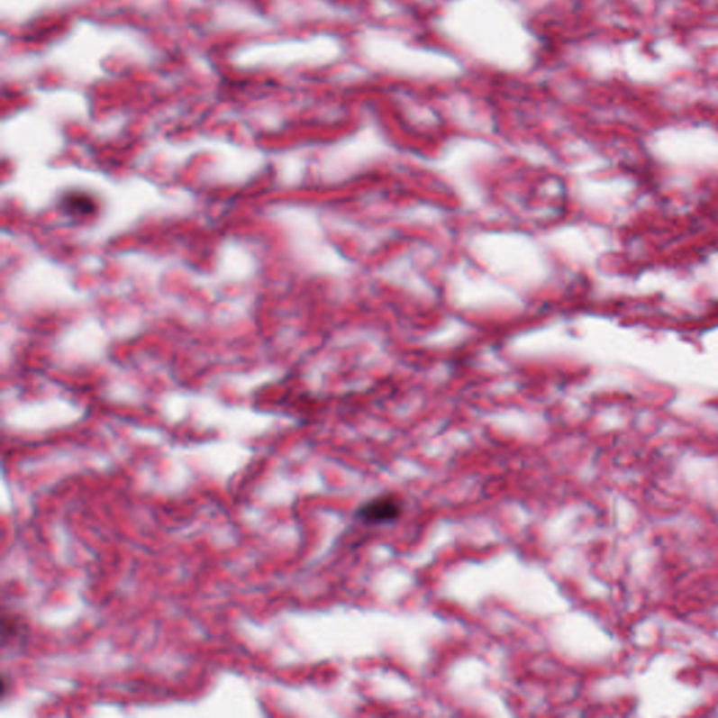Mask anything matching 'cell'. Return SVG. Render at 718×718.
<instances>
[{
    "label": "cell",
    "instance_id": "cell-1",
    "mask_svg": "<svg viewBox=\"0 0 718 718\" xmlns=\"http://www.w3.org/2000/svg\"><path fill=\"white\" fill-rule=\"evenodd\" d=\"M403 504L395 495H380L364 504L357 513L358 518L369 525L390 523L402 515Z\"/></svg>",
    "mask_w": 718,
    "mask_h": 718
},
{
    "label": "cell",
    "instance_id": "cell-2",
    "mask_svg": "<svg viewBox=\"0 0 718 718\" xmlns=\"http://www.w3.org/2000/svg\"><path fill=\"white\" fill-rule=\"evenodd\" d=\"M60 208L64 209L65 213L69 216H89L95 213V203L92 196L87 194L82 193H69L60 201Z\"/></svg>",
    "mask_w": 718,
    "mask_h": 718
}]
</instances>
